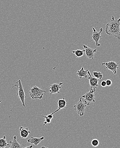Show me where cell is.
<instances>
[{"label": "cell", "instance_id": "1", "mask_svg": "<svg viewBox=\"0 0 120 148\" xmlns=\"http://www.w3.org/2000/svg\"><path fill=\"white\" fill-rule=\"evenodd\" d=\"M105 32L107 34L120 40V17L115 19L112 16L110 22L106 24Z\"/></svg>", "mask_w": 120, "mask_h": 148}, {"label": "cell", "instance_id": "2", "mask_svg": "<svg viewBox=\"0 0 120 148\" xmlns=\"http://www.w3.org/2000/svg\"><path fill=\"white\" fill-rule=\"evenodd\" d=\"M45 92H46V91L37 87L36 86H34L32 88L30 89L29 92V94L32 99H42L44 93Z\"/></svg>", "mask_w": 120, "mask_h": 148}, {"label": "cell", "instance_id": "3", "mask_svg": "<svg viewBox=\"0 0 120 148\" xmlns=\"http://www.w3.org/2000/svg\"><path fill=\"white\" fill-rule=\"evenodd\" d=\"M15 86L18 88V91L17 93L18 96L20 101L22 102V106L25 107V99L26 97L25 94V91H24V89H23V86H22L21 80H19L18 82H17L12 87L11 89H12L13 87H15Z\"/></svg>", "mask_w": 120, "mask_h": 148}, {"label": "cell", "instance_id": "4", "mask_svg": "<svg viewBox=\"0 0 120 148\" xmlns=\"http://www.w3.org/2000/svg\"><path fill=\"white\" fill-rule=\"evenodd\" d=\"M87 106L84 101L82 100V97H81L79 101L74 106V108L75 112L80 116H82L85 114V109Z\"/></svg>", "mask_w": 120, "mask_h": 148}, {"label": "cell", "instance_id": "5", "mask_svg": "<svg viewBox=\"0 0 120 148\" xmlns=\"http://www.w3.org/2000/svg\"><path fill=\"white\" fill-rule=\"evenodd\" d=\"M88 73L89 75L88 79L89 82L90 86V91L94 93L95 92L97 88L98 87V82L99 80L96 77H92L91 75L90 72L89 70L88 71Z\"/></svg>", "mask_w": 120, "mask_h": 148}, {"label": "cell", "instance_id": "6", "mask_svg": "<svg viewBox=\"0 0 120 148\" xmlns=\"http://www.w3.org/2000/svg\"><path fill=\"white\" fill-rule=\"evenodd\" d=\"M102 66H105L106 69L112 71L115 75H116L119 67V63H116L113 61H109V62L102 63Z\"/></svg>", "mask_w": 120, "mask_h": 148}, {"label": "cell", "instance_id": "7", "mask_svg": "<svg viewBox=\"0 0 120 148\" xmlns=\"http://www.w3.org/2000/svg\"><path fill=\"white\" fill-rule=\"evenodd\" d=\"M82 97L84 99V102L87 106H90L91 103L96 101V97L94 92L90 91L87 92L86 94L82 95Z\"/></svg>", "mask_w": 120, "mask_h": 148}, {"label": "cell", "instance_id": "8", "mask_svg": "<svg viewBox=\"0 0 120 148\" xmlns=\"http://www.w3.org/2000/svg\"><path fill=\"white\" fill-rule=\"evenodd\" d=\"M93 30V34H92V37L93 40L96 43V47H99L101 45V44L99 43L100 40L102 39V37L101 36V34L103 32V28H100V31L99 32H97L94 27L92 28Z\"/></svg>", "mask_w": 120, "mask_h": 148}, {"label": "cell", "instance_id": "9", "mask_svg": "<svg viewBox=\"0 0 120 148\" xmlns=\"http://www.w3.org/2000/svg\"><path fill=\"white\" fill-rule=\"evenodd\" d=\"M83 47L86 51V57L89 58L93 59L95 56V53L96 52V49H91L85 45H83Z\"/></svg>", "mask_w": 120, "mask_h": 148}, {"label": "cell", "instance_id": "10", "mask_svg": "<svg viewBox=\"0 0 120 148\" xmlns=\"http://www.w3.org/2000/svg\"><path fill=\"white\" fill-rule=\"evenodd\" d=\"M62 84H63V83H60L59 84H51L50 86V90L49 91L50 95L56 94V93L60 94L59 90L61 89V86Z\"/></svg>", "mask_w": 120, "mask_h": 148}, {"label": "cell", "instance_id": "11", "mask_svg": "<svg viewBox=\"0 0 120 148\" xmlns=\"http://www.w3.org/2000/svg\"><path fill=\"white\" fill-rule=\"evenodd\" d=\"M20 136L23 139H26L28 137L29 134H31V132L27 127H22L21 126L19 128Z\"/></svg>", "mask_w": 120, "mask_h": 148}, {"label": "cell", "instance_id": "12", "mask_svg": "<svg viewBox=\"0 0 120 148\" xmlns=\"http://www.w3.org/2000/svg\"><path fill=\"white\" fill-rule=\"evenodd\" d=\"M44 137H42L40 138H34V137H32V138H28L27 139V142L29 143H31V144H33L35 146H37V145H39L42 141L44 140Z\"/></svg>", "mask_w": 120, "mask_h": 148}, {"label": "cell", "instance_id": "13", "mask_svg": "<svg viewBox=\"0 0 120 148\" xmlns=\"http://www.w3.org/2000/svg\"><path fill=\"white\" fill-rule=\"evenodd\" d=\"M10 147L9 148H23L21 144L17 140L16 136H15L13 137L12 141L10 142Z\"/></svg>", "mask_w": 120, "mask_h": 148}, {"label": "cell", "instance_id": "14", "mask_svg": "<svg viewBox=\"0 0 120 148\" xmlns=\"http://www.w3.org/2000/svg\"><path fill=\"white\" fill-rule=\"evenodd\" d=\"M88 71L89 70H84V67L82 66L80 70L77 71L76 75L79 76L80 79H81L82 77L87 78V77Z\"/></svg>", "mask_w": 120, "mask_h": 148}, {"label": "cell", "instance_id": "15", "mask_svg": "<svg viewBox=\"0 0 120 148\" xmlns=\"http://www.w3.org/2000/svg\"><path fill=\"white\" fill-rule=\"evenodd\" d=\"M57 103L58 106V109L59 110H60L61 109H63L65 108L66 107L67 102L65 100L64 97L63 99L58 100Z\"/></svg>", "mask_w": 120, "mask_h": 148}, {"label": "cell", "instance_id": "16", "mask_svg": "<svg viewBox=\"0 0 120 148\" xmlns=\"http://www.w3.org/2000/svg\"><path fill=\"white\" fill-rule=\"evenodd\" d=\"M9 146L10 144L7 142L5 136H3L2 138L0 139V148H6Z\"/></svg>", "mask_w": 120, "mask_h": 148}, {"label": "cell", "instance_id": "17", "mask_svg": "<svg viewBox=\"0 0 120 148\" xmlns=\"http://www.w3.org/2000/svg\"><path fill=\"white\" fill-rule=\"evenodd\" d=\"M72 53L75 54L76 58H80L85 54L86 53L85 50H76L72 51Z\"/></svg>", "mask_w": 120, "mask_h": 148}, {"label": "cell", "instance_id": "18", "mask_svg": "<svg viewBox=\"0 0 120 148\" xmlns=\"http://www.w3.org/2000/svg\"><path fill=\"white\" fill-rule=\"evenodd\" d=\"M93 75L96 78L100 80L103 77V74L100 72H93Z\"/></svg>", "mask_w": 120, "mask_h": 148}, {"label": "cell", "instance_id": "19", "mask_svg": "<svg viewBox=\"0 0 120 148\" xmlns=\"http://www.w3.org/2000/svg\"><path fill=\"white\" fill-rule=\"evenodd\" d=\"M91 145L94 147H98L100 144L99 141L97 139H93L91 142Z\"/></svg>", "mask_w": 120, "mask_h": 148}, {"label": "cell", "instance_id": "20", "mask_svg": "<svg viewBox=\"0 0 120 148\" xmlns=\"http://www.w3.org/2000/svg\"><path fill=\"white\" fill-rule=\"evenodd\" d=\"M56 113V111H55V112L51 113V114H50L48 115L43 116V115H42L41 116H42L43 118H44L45 119H49L52 120V119L53 118V115Z\"/></svg>", "mask_w": 120, "mask_h": 148}, {"label": "cell", "instance_id": "21", "mask_svg": "<svg viewBox=\"0 0 120 148\" xmlns=\"http://www.w3.org/2000/svg\"><path fill=\"white\" fill-rule=\"evenodd\" d=\"M51 122V119H45V122H44V123H43V126H45L48 124L50 123Z\"/></svg>", "mask_w": 120, "mask_h": 148}, {"label": "cell", "instance_id": "22", "mask_svg": "<svg viewBox=\"0 0 120 148\" xmlns=\"http://www.w3.org/2000/svg\"><path fill=\"white\" fill-rule=\"evenodd\" d=\"M106 85L108 86H111L112 85V81L111 80H106Z\"/></svg>", "mask_w": 120, "mask_h": 148}, {"label": "cell", "instance_id": "23", "mask_svg": "<svg viewBox=\"0 0 120 148\" xmlns=\"http://www.w3.org/2000/svg\"><path fill=\"white\" fill-rule=\"evenodd\" d=\"M101 86L103 87H105L106 86H107V85H106V81H102L101 82Z\"/></svg>", "mask_w": 120, "mask_h": 148}, {"label": "cell", "instance_id": "24", "mask_svg": "<svg viewBox=\"0 0 120 148\" xmlns=\"http://www.w3.org/2000/svg\"><path fill=\"white\" fill-rule=\"evenodd\" d=\"M33 147V145H31V146H29V147H26L23 148H32Z\"/></svg>", "mask_w": 120, "mask_h": 148}, {"label": "cell", "instance_id": "25", "mask_svg": "<svg viewBox=\"0 0 120 148\" xmlns=\"http://www.w3.org/2000/svg\"><path fill=\"white\" fill-rule=\"evenodd\" d=\"M41 148H48L46 147H45V146H43V147H42Z\"/></svg>", "mask_w": 120, "mask_h": 148}, {"label": "cell", "instance_id": "26", "mask_svg": "<svg viewBox=\"0 0 120 148\" xmlns=\"http://www.w3.org/2000/svg\"><path fill=\"white\" fill-rule=\"evenodd\" d=\"M1 101H2L1 100H0V103H1Z\"/></svg>", "mask_w": 120, "mask_h": 148}]
</instances>
